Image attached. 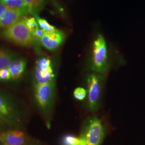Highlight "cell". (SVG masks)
Instances as JSON below:
<instances>
[{
	"label": "cell",
	"mask_w": 145,
	"mask_h": 145,
	"mask_svg": "<svg viewBox=\"0 0 145 145\" xmlns=\"http://www.w3.org/2000/svg\"><path fill=\"white\" fill-rule=\"evenodd\" d=\"M104 130L101 120L96 117L88 119L79 138L80 145H99L103 139Z\"/></svg>",
	"instance_id": "1"
},
{
	"label": "cell",
	"mask_w": 145,
	"mask_h": 145,
	"mask_svg": "<svg viewBox=\"0 0 145 145\" xmlns=\"http://www.w3.org/2000/svg\"><path fill=\"white\" fill-rule=\"evenodd\" d=\"M2 36L23 46H30L33 42L31 32L26 26L23 18L6 28L2 33Z\"/></svg>",
	"instance_id": "2"
},
{
	"label": "cell",
	"mask_w": 145,
	"mask_h": 145,
	"mask_svg": "<svg viewBox=\"0 0 145 145\" xmlns=\"http://www.w3.org/2000/svg\"><path fill=\"white\" fill-rule=\"evenodd\" d=\"M108 66L107 47L106 42L102 35H99L94 41L92 69L97 72H103Z\"/></svg>",
	"instance_id": "3"
},
{
	"label": "cell",
	"mask_w": 145,
	"mask_h": 145,
	"mask_svg": "<svg viewBox=\"0 0 145 145\" xmlns=\"http://www.w3.org/2000/svg\"><path fill=\"white\" fill-rule=\"evenodd\" d=\"M101 76L97 74H91L87 77L88 102L89 108L96 110L99 106L102 91Z\"/></svg>",
	"instance_id": "4"
},
{
	"label": "cell",
	"mask_w": 145,
	"mask_h": 145,
	"mask_svg": "<svg viewBox=\"0 0 145 145\" xmlns=\"http://www.w3.org/2000/svg\"><path fill=\"white\" fill-rule=\"evenodd\" d=\"M54 93V83L52 81L44 84H36L35 96L39 106L43 110L50 108Z\"/></svg>",
	"instance_id": "5"
},
{
	"label": "cell",
	"mask_w": 145,
	"mask_h": 145,
	"mask_svg": "<svg viewBox=\"0 0 145 145\" xmlns=\"http://www.w3.org/2000/svg\"><path fill=\"white\" fill-rule=\"evenodd\" d=\"M65 39V35L62 31L57 30L55 32L44 31V34L40 39L42 45L47 50L52 51L57 48Z\"/></svg>",
	"instance_id": "6"
},
{
	"label": "cell",
	"mask_w": 145,
	"mask_h": 145,
	"mask_svg": "<svg viewBox=\"0 0 145 145\" xmlns=\"http://www.w3.org/2000/svg\"><path fill=\"white\" fill-rule=\"evenodd\" d=\"M0 141L6 145H23L24 133L18 130L8 131L0 134Z\"/></svg>",
	"instance_id": "7"
},
{
	"label": "cell",
	"mask_w": 145,
	"mask_h": 145,
	"mask_svg": "<svg viewBox=\"0 0 145 145\" xmlns=\"http://www.w3.org/2000/svg\"><path fill=\"white\" fill-rule=\"evenodd\" d=\"M25 14L22 11L8 8L0 17V28L8 27L21 20Z\"/></svg>",
	"instance_id": "8"
},
{
	"label": "cell",
	"mask_w": 145,
	"mask_h": 145,
	"mask_svg": "<svg viewBox=\"0 0 145 145\" xmlns=\"http://www.w3.org/2000/svg\"><path fill=\"white\" fill-rule=\"evenodd\" d=\"M15 114L12 104L3 93L0 92V119L10 121Z\"/></svg>",
	"instance_id": "9"
},
{
	"label": "cell",
	"mask_w": 145,
	"mask_h": 145,
	"mask_svg": "<svg viewBox=\"0 0 145 145\" xmlns=\"http://www.w3.org/2000/svg\"><path fill=\"white\" fill-rule=\"evenodd\" d=\"M26 62L23 60H16L12 61L7 68L10 73L11 79L17 80L21 77L24 72Z\"/></svg>",
	"instance_id": "10"
},
{
	"label": "cell",
	"mask_w": 145,
	"mask_h": 145,
	"mask_svg": "<svg viewBox=\"0 0 145 145\" xmlns=\"http://www.w3.org/2000/svg\"><path fill=\"white\" fill-rule=\"evenodd\" d=\"M35 78L37 84H44L53 81L54 75L53 72H42L36 68Z\"/></svg>",
	"instance_id": "11"
},
{
	"label": "cell",
	"mask_w": 145,
	"mask_h": 145,
	"mask_svg": "<svg viewBox=\"0 0 145 145\" xmlns=\"http://www.w3.org/2000/svg\"><path fill=\"white\" fill-rule=\"evenodd\" d=\"M1 2L7 8L18 9L27 12V8L24 0H1Z\"/></svg>",
	"instance_id": "12"
},
{
	"label": "cell",
	"mask_w": 145,
	"mask_h": 145,
	"mask_svg": "<svg viewBox=\"0 0 145 145\" xmlns=\"http://www.w3.org/2000/svg\"><path fill=\"white\" fill-rule=\"evenodd\" d=\"M12 60V56L10 52L0 48V69L8 67Z\"/></svg>",
	"instance_id": "13"
},
{
	"label": "cell",
	"mask_w": 145,
	"mask_h": 145,
	"mask_svg": "<svg viewBox=\"0 0 145 145\" xmlns=\"http://www.w3.org/2000/svg\"><path fill=\"white\" fill-rule=\"evenodd\" d=\"M36 68L42 72H53L51 60L46 57H42L37 61Z\"/></svg>",
	"instance_id": "14"
},
{
	"label": "cell",
	"mask_w": 145,
	"mask_h": 145,
	"mask_svg": "<svg viewBox=\"0 0 145 145\" xmlns=\"http://www.w3.org/2000/svg\"><path fill=\"white\" fill-rule=\"evenodd\" d=\"M27 12L34 14L38 10L42 5L43 0H24Z\"/></svg>",
	"instance_id": "15"
},
{
	"label": "cell",
	"mask_w": 145,
	"mask_h": 145,
	"mask_svg": "<svg viewBox=\"0 0 145 145\" xmlns=\"http://www.w3.org/2000/svg\"><path fill=\"white\" fill-rule=\"evenodd\" d=\"M37 21L39 26L44 31L47 32H55L57 30L51 25H50L46 20L38 17L36 16Z\"/></svg>",
	"instance_id": "16"
},
{
	"label": "cell",
	"mask_w": 145,
	"mask_h": 145,
	"mask_svg": "<svg viewBox=\"0 0 145 145\" xmlns=\"http://www.w3.org/2000/svg\"><path fill=\"white\" fill-rule=\"evenodd\" d=\"M23 20L25 22L26 26L31 32V33H33L38 28H39L38 22L34 17H24Z\"/></svg>",
	"instance_id": "17"
},
{
	"label": "cell",
	"mask_w": 145,
	"mask_h": 145,
	"mask_svg": "<svg viewBox=\"0 0 145 145\" xmlns=\"http://www.w3.org/2000/svg\"><path fill=\"white\" fill-rule=\"evenodd\" d=\"M62 143L63 145H80V140L75 137L68 135L64 137Z\"/></svg>",
	"instance_id": "18"
},
{
	"label": "cell",
	"mask_w": 145,
	"mask_h": 145,
	"mask_svg": "<svg viewBox=\"0 0 145 145\" xmlns=\"http://www.w3.org/2000/svg\"><path fill=\"white\" fill-rule=\"evenodd\" d=\"M87 91L86 89L81 87L76 88L74 91V96L78 100L82 101L86 98Z\"/></svg>",
	"instance_id": "19"
},
{
	"label": "cell",
	"mask_w": 145,
	"mask_h": 145,
	"mask_svg": "<svg viewBox=\"0 0 145 145\" xmlns=\"http://www.w3.org/2000/svg\"><path fill=\"white\" fill-rule=\"evenodd\" d=\"M10 79V73L7 68L0 69V81H7Z\"/></svg>",
	"instance_id": "20"
},
{
	"label": "cell",
	"mask_w": 145,
	"mask_h": 145,
	"mask_svg": "<svg viewBox=\"0 0 145 145\" xmlns=\"http://www.w3.org/2000/svg\"><path fill=\"white\" fill-rule=\"evenodd\" d=\"M33 38H36L37 39H39L40 40V38L44 34V31L42 29L38 28L33 33H31Z\"/></svg>",
	"instance_id": "21"
},
{
	"label": "cell",
	"mask_w": 145,
	"mask_h": 145,
	"mask_svg": "<svg viewBox=\"0 0 145 145\" xmlns=\"http://www.w3.org/2000/svg\"><path fill=\"white\" fill-rule=\"evenodd\" d=\"M7 8H8L5 5H4L0 0V17L3 15Z\"/></svg>",
	"instance_id": "22"
},
{
	"label": "cell",
	"mask_w": 145,
	"mask_h": 145,
	"mask_svg": "<svg viewBox=\"0 0 145 145\" xmlns=\"http://www.w3.org/2000/svg\"></svg>",
	"instance_id": "23"
}]
</instances>
